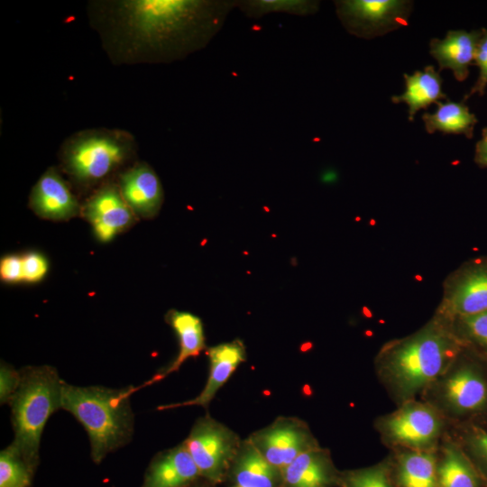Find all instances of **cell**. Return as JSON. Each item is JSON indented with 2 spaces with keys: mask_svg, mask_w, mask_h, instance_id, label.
I'll list each match as a JSON object with an SVG mask.
<instances>
[{
  "mask_svg": "<svg viewBox=\"0 0 487 487\" xmlns=\"http://www.w3.org/2000/svg\"><path fill=\"white\" fill-rule=\"evenodd\" d=\"M236 1L99 0L90 26L116 65L170 63L207 45Z\"/></svg>",
  "mask_w": 487,
  "mask_h": 487,
  "instance_id": "obj_1",
  "label": "cell"
},
{
  "mask_svg": "<svg viewBox=\"0 0 487 487\" xmlns=\"http://www.w3.org/2000/svg\"><path fill=\"white\" fill-rule=\"evenodd\" d=\"M463 350L447 324L435 315L415 334L387 345L379 363L389 381L407 397L445 372Z\"/></svg>",
  "mask_w": 487,
  "mask_h": 487,
  "instance_id": "obj_2",
  "label": "cell"
},
{
  "mask_svg": "<svg viewBox=\"0 0 487 487\" xmlns=\"http://www.w3.org/2000/svg\"><path fill=\"white\" fill-rule=\"evenodd\" d=\"M142 387L119 390L79 387L63 381L61 409L71 413L87 431L91 458L96 464L131 439L133 414L130 397Z\"/></svg>",
  "mask_w": 487,
  "mask_h": 487,
  "instance_id": "obj_3",
  "label": "cell"
},
{
  "mask_svg": "<svg viewBox=\"0 0 487 487\" xmlns=\"http://www.w3.org/2000/svg\"><path fill=\"white\" fill-rule=\"evenodd\" d=\"M134 136L116 128H91L68 137L60 147L61 167L80 188L105 182L136 153Z\"/></svg>",
  "mask_w": 487,
  "mask_h": 487,
  "instance_id": "obj_4",
  "label": "cell"
},
{
  "mask_svg": "<svg viewBox=\"0 0 487 487\" xmlns=\"http://www.w3.org/2000/svg\"><path fill=\"white\" fill-rule=\"evenodd\" d=\"M20 374V384L9 400L13 444L35 471L44 426L51 414L61 409L63 381L51 366L27 367Z\"/></svg>",
  "mask_w": 487,
  "mask_h": 487,
  "instance_id": "obj_5",
  "label": "cell"
},
{
  "mask_svg": "<svg viewBox=\"0 0 487 487\" xmlns=\"http://www.w3.org/2000/svg\"><path fill=\"white\" fill-rule=\"evenodd\" d=\"M486 310L487 257H480L464 262L445 279L436 316L453 319Z\"/></svg>",
  "mask_w": 487,
  "mask_h": 487,
  "instance_id": "obj_6",
  "label": "cell"
},
{
  "mask_svg": "<svg viewBox=\"0 0 487 487\" xmlns=\"http://www.w3.org/2000/svg\"><path fill=\"white\" fill-rule=\"evenodd\" d=\"M336 14L351 34L372 39L406 26L413 3L402 0L335 1Z\"/></svg>",
  "mask_w": 487,
  "mask_h": 487,
  "instance_id": "obj_7",
  "label": "cell"
},
{
  "mask_svg": "<svg viewBox=\"0 0 487 487\" xmlns=\"http://www.w3.org/2000/svg\"><path fill=\"white\" fill-rule=\"evenodd\" d=\"M183 444L200 475L213 482L222 480L238 447L236 436L210 418H199Z\"/></svg>",
  "mask_w": 487,
  "mask_h": 487,
  "instance_id": "obj_8",
  "label": "cell"
},
{
  "mask_svg": "<svg viewBox=\"0 0 487 487\" xmlns=\"http://www.w3.org/2000/svg\"><path fill=\"white\" fill-rule=\"evenodd\" d=\"M249 441L281 473L300 454L315 447L306 426L295 418H278Z\"/></svg>",
  "mask_w": 487,
  "mask_h": 487,
  "instance_id": "obj_9",
  "label": "cell"
},
{
  "mask_svg": "<svg viewBox=\"0 0 487 487\" xmlns=\"http://www.w3.org/2000/svg\"><path fill=\"white\" fill-rule=\"evenodd\" d=\"M83 213L97 239L105 243L131 227L136 216L113 182H106L89 198Z\"/></svg>",
  "mask_w": 487,
  "mask_h": 487,
  "instance_id": "obj_10",
  "label": "cell"
},
{
  "mask_svg": "<svg viewBox=\"0 0 487 487\" xmlns=\"http://www.w3.org/2000/svg\"><path fill=\"white\" fill-rule=\"evenodd\" d=\"M383 427L391 440L418 450L436 440L441 422L429 407L409 403L391 415Z\"/></svg>",
  "mask_w": 487,
  "mask_h": 487,
  "instance_id": "obj_11",
  "label": "cell"
},
{
  "mask_svg": "<svg viewBox=\"0 0 487 487\" xmlns=\"http://www.w3.org/2000/svg\"><path fill=\"white\" fill-rule=\"evenodd\" d=\"M29 206L40 217L66 221L80 211L78 198L56 168L47 169L32 188Z\"/></svg>",
  "mask_w": 487,
  "mask_h": 487,
  "instance_id": "obj_12",
  "label": "cell"
},
{
  "mask_svg": "<svg viewBox=\"0 0 487 487\" xmlns=\"http://www.w3.org/2000/svg\"><path fill=\"white\" fill-rule=\"evenodd\" d=\"M120 192L136 216L152 218L163 203V189L154 170L146 162L139 161L119 176Z\"/></svg>",
  "mask_w": 487,
  "mask_h": 487,
  "instance_id": "obj_13",
  "label": "cell"
},
{
  "mask_svg": "<svg viewBox=\"0 0 487 487\" xmlns=\"http://www.w3.org/2000/svg\"><path fill=\"white\" fill-rule=\"evenodd\" d=\"M209 374L201 392L193 400L165 405L159 409H168L182 406L207 407L217 391L226 382L238 365L245 359V348L240 340L224 343L207 349Z\"/></svg>",
  "mask_w": 487,
  "mask_h": 487,
  "instance_id": "obj_14",
  "label": "cell"
},
{
  "mask_svg": "<svg viewBox=\"0 0 487 487\" xmlns=\"http://www.w3.org/2000/svg\"><path fill=\"white\" fill-rule=\"evenodd\" d=\"M481 31H449L444 39H432L430 54L437 61L439 70L450 69L458 81L469 75V66L473 64Z\"/></svg>",
  "mask_w": 487,
  "mask_h": 487,
  "instance_id": "obj_15",
  "label": "cell"
},
{
  "mask_svg": "<svg viewBox=\"0 0 487 487\" xmlns=\"http://www.w3.org/2000/svg\"><path fill=\"white\" fill-rule=\"evenodd\" d=\"M199 475L196 464L182 444L154 458L142 487H186Z\"/></svg>",
  "mask_w": 487,
  "mask_h": 487,
  "instance_id": "obj_16",
  "label": "cell"
},
{
  "mask_svg": "<svg viewBox=\"0 0 487 487\" xmlns=\"http://www.w3.org/2000/svg\"><path fill=\"white\" fill-rule=\"evenodd\" d=\"M166 321L178 336L179 354L167 368L146 381L143 387L160 381L177 372L188 358L198 356L205 349L203 326L198 317L188 312L172 309L166 315Z\"/></svg>",
  "mask_w": 487,
  "mask_h": 487,
  "instance_id": "obj_17",
  "label": "cell"
},
{
  "mask_svg": "<svg viewBox=\"0 0 487 487\" xmlns=\"http://www.w3.org/2000/svg\"><path fill=\"white\" fill-rule=\"evenodd\" d=\"M444 398L458 412L476 411L487 403V381L470 365L455 369L445 381Z\"/></svg>",
  "mask_w": 487,
  "mask_h": 487,
  "instance_id": "obj_18",
  "label": "cell"
},
{
  "mask_svg": "<svg viewBox=\"0 0 487 487\" xmlns=\"http://www.w3.org/2000/svg\"><path fill=\"white\" fill-rule=\"evenodd\" d=\"M404 93L393 96L391 101L408 106L409 121H413L416 113L420 109H427L440 99H447L442 90L443 79L439 71L431 65L425 67L423 70H416L412 75L404 74Z\"/></svg>",
  "mask_w": 487,
  "mask_h": 487,
  "instance_id": "obj_19",
  "label": "cell"
},
{
  "mask_svg": "<svg viewBox=\"0 0 487 487\" xmlns=\"http://www.w3.org/2000/svg\"><path fill=\"white\" fill-rule=\"evenodd\" d=\"M234 476L238 487H277L282 479L280 470L271 464L250 442L237 454Z\"/></svg>",
  "mask_w": 487,
  "mask_h": 487,
  "instance_id": "obj_20",
  "label": "cell"
},
{
  "mask_svg": "<svg viewBox=\"0 0 487 487\" xmlns=\"http://www.w3.org/2000/svg\"><path fill=\"white\" fill-rule=\"evenodd\" d=\"M282 480L286 487H325L332 480L330 463L324 453L311 448L284 468Z\"/></svg>",
  "mask_w": 487,
  "mask_h": 487,
  "instance_id": "obj_21",
  "label": "cell"
},
{
  "mask_svg": "<svg viewBox=\"0 0 487 487\" xmlns=\"http://www.w3.org/2000/svg\"><path fill=\"white\" fill-rule=\"evenodd\" d=\"M436 105L437 107L433 114L426 112L422 115L428 133L438 131L445 134H464L467 138L473 137L477 118L464 102L439 101Z\"/></svg>",
  "mask_w": 487,
  "mask_h": 487,
  "instance_id": "obj_22",
  "label": "cell"
},
{
  "mask_svg": "<svg viewBox=\"0 0 487 487\" xmlns=\"http://www.w3.org/2000/svg\"><path fill=\"white\" fill-rule=\"evenodd\" d=\"M398 480L400 487H439L435 455L424 450H412L400 455Z\"/></svg>",
  "mask_w": 487,
  "mask_h": 487,
  "instance_id": "obj_23",
  "label": "cell"
},
{
  "mask_svg": "<svg viewBox=\"0 0 487 487\" xmlns=\"http://www.w3.org/2000/svg\"><path fill=\"white\" fill-rule=\"evenodd\" d=\"M439 487H480L478 477L464 454L454 446L445 448L437 465Z\"/></svg>",
  "mask_w": 487,
  "mask_h": 487,
  "instance_id": "obj_24",
  "label": "cell"
},
{
  "mask_svg": "<svg viewBox=\"0 0 487 487\" xmlns=\"http://www.w3.org/2000/svg\"><path fill=\"white\" fill-rule=\"evenodd\" d=\"M319 2L307 0H250L236 1V6L251 18H260L271 13L307 15L317 11Z\"/></svg>",
  "mask_w": 487,
  "mask_h": 487,
  "instance_id": "obj_25",
  "label": "cell"
},
{
  "mask_svg": "<svg viewBox=\"0 0 487 487\" xmlns=\"http://www.w3.org/2000/svg\"><path fill=\"white\" fill-rule=\"evenodd\" d=\"M441 319L464 347L470 345L487 354V310L470 317Z\"/></svg>",
  "mask_w": 487,
  "mask_h": 487,
  "instance_id": "obj_26",
  "label": "cell"
},
{
  "mask_svg": "<svg viewBox=\"0 0 487 487\" xmlns=\"http://www.w3.org/2000/svg\"><path fill=\"white\" fill-rule=\"evenodd\" d=\"M34 470L12 443L0 453V487H30Z\"/></svg>",
  "mask_w": 487,
  "mask_h": 487,
  "instance_id": "obj_27",
  "label": "cell"
},
{
  "mask_svg": "<svg viewBox=\"0 0 487 487\" xmlns=\"http://www.w3.org/2000/svg\"><path fill=\"white\" fill-rule=\"evenodd\" d=\"M345 487H392L383 467H372L352 473Z\"/></svg>",
  "mask_w": 487,
  "mask_h": 487,
  "instance_id": "obj_28",
  "label": "cell"
},
{
  "mask_svg": "<svg viewBox=\"0 0 487 487\" xmlns=\"http://www.w3.org/2000/svg\"><path fill=\"white\" fill-rule=\"evenodd\" d=\"M473 64L479 67L480 73L470 92L465 95L464 100L474 94L482 96L487 86V29H482V36L479 40Z\"/></svg>",
  "mask_w": 487,
  "mask_h": 487,
  "instance_id": "obj_29",
  "label": "cell"
},
{
  "mask_svg": "<svg viewBox=\"0 0 487 487\" xmlns=\"http://www.w3.org/2000/svg\"><path fill=\"white\" fill-rule=\"evenodd\" d=\"M23 280L36 282L41 280L48 271V262L38 253H28L22 256Z\"/></svg>",
  "mask_w": 487,
  "mask_h": 487,
  "instance_id": "obj_30",
  "label": "cell"
},
{
  "mask_svg": "<svg viewBox=\"0 0 487 487\" xmlns=\"http://www.w3.org/2000/svg\"><path fill=\"white\" fill-rule=\"evenodd\" d=\"M21 381L20 372L4 363L0 368V400L2 404L9 402Z\"/></svg>",
  "mask_w": 487,
  "mask_h": 487,
  "instance_id": "obj_31",
  "label": "cell"
},
{
  "mask_svg": "<svg viewBox=\"0 0 487 487\" xmlns=\"http://www.w3.org/2000/svg\"><path fill=\"white\" fill-rule=\"evenodd\" d=\"M0 274L2 280L7 282L23 280V260L18 255H8L1 260Z\"/></svg>",
  "mask_w": 487,
  "mask_h": 487,
  "instance_id": "obj_32",
  "label": "cell"
},
{
  "mask_svg": "<svg viewBox=\"0 0 487 487\" xmlns=\"http://www.w3.org/2000/svg\"><path fill=\"white\" fill-rule=\"evenodd\" d=\"M471 446L474 453L487 464V433L474 434L471 437Z\"/></svg>",
  "mask_w": 487,
  "mask_h": 487,
  "instance_id": "obj_33",
  "label": "cell"
},
{
  "mask_svg": "<svg viewBox=\"0 0 487 487\" xmlns=\"http://www.w3.org/2000/svg\"><path fill=\"white\" fill-rule=\"evenodd\" d=\"M474 161L481 168H487V127L482 129V139L476 143Z\"/></svg>",
  "mask_w": 487,
  "mask_h": 487,
  "instance_id": "obj_34",
  "label": "cell"
},
{
  "mask_svg": "<svg viewBox=\"0 0 487 487\" xmlns=\"http://www.w3.org/2000/svg\"><path fill=\"white\" fill-rule=\"evenodd\" d=\"M238 487V486H237Z\"/></svg>",
  "mask_w": 487,
  "mask_h": 487,
  "instance_id": "obj_35",
  "label": "cell"
}]
</instances>
